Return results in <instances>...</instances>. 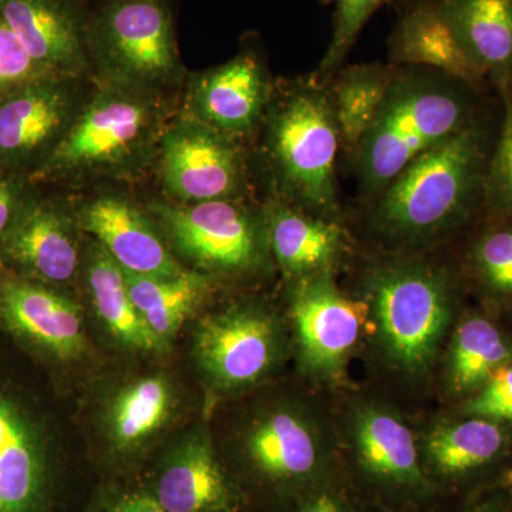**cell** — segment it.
<instances>
[{"instance_id":"1","label":"cell","mask_w":512,"mask_h":512,"mask_svg":"<svg viewBox=\"0 0 512 512\" xmlns=\"http://www.w3.org/2000/svg\"><path fill=\"white\" fill-rule=\"evenodd\" d=\"M164 94L100 82L35 184L89 177H137L156 161L168 123Z\"/></svg>"},{"instance_id":"2","label":"cell","mask_w":512,"mask_h":512,"mask_svg":"<svg viewBox=\"0 0 512 512\" xmlns=\"http://www.w3.org/2000/svg\"><path fill=\"white\" fill-rule=\"evenodd\" d=\"M483 161V133L467 124L414 160L375 197L370 225L390 244H429L466 214Z\"/></svg>"},{"instance_id":"3","label":"cell","mask_w":512,"mask_h":512,"mask_svg":"<svg viewBox=\"0 0 512 512\" xmlns=\"http://www.w3.org/2000/svg\"><path fill=\"white\" fill-rule=\"evenodd\" d=\"M468 104L456 87L430 74L396 73L355 154L366 197L375 198L431 148L467 126Z\"/></svg>"},{"instance_id":"4","label":"cell","mask_w":512,"mask_h":512,"mask_svg":"<svg viewBox=\"0 0 512 512\" xmlns=\"http://www.w3.org/2000/svg\"><path fill=\"white\" fill-rule=\"evenodd\" d=\"M264 124L266 153L282 190L303 210L332 218L340 137L329 90L316 80L288 87L272 96Z\"/></svg>"},{"instance_id":"5","label":"cell","mask_w":512,"mask_h":512,"mask_svg":"<svg viewBox=\"0 0 512 512\" xmlns=\"http://www.w3.org/2000/svg\"><path fill=\"white\" fill-rule=\"evenodd\" d=\"M367 301L386 362L404 375H423L450 326L453 301L446 272L420 259L389 262L370 276Z\"/></svg>"},{"instance_id":"6","label":"cell","mask_w":512,"mask_h":512,"mask_svg":"<svg viewBox=\"0 0 512 512\" xmlns=\"http://www.w3.org/2000/svg\"><path fill=\"white\" fill-rule=\"evenodd\" d=\"M87 45L100 82L164 94L184 79L165 0H109L87 25Z\"/></svg>"},{"instance_id":"7","label":"cell","mask_w":512,"mask_h":512,"mask_svg":"<svg viewBox=\"0 0 512 512\" xmlns=\"http://www.w3.org/2000/svg\"><path fill=\"white\" fill-rule=\"evenodd\" d=\"M249 466L276 485L322 488L335 454V433L311 403H281L256 416L242 436Z\"/></svg>"},{"instance_id":"8","label":"cell","mask_w":512,"mask_h":512,"mask_svg":"<svg viewBox=\"0 0 512 512\" xmlns=\"http://www.w3.org/2000/svg\"><path fill=\"white\" fill-rule=\"evenodd\" d=\"M151 214L171 244L195 265L222 274H248L265 264L268 227L239 200L198 204L154 202Z\"/></svg>"},{"instance_id":"9","label":"cell","mask_w":512,"mask_h":512,"mask_svg":"<svg viewBox=\"0 0 512 512\" xmlns=\"http://www.w3.org/2000/svg\"><path fill=\"white\" fill-rule=\"evenodd\" d=\"M156 161L164 191L177 204L239 200L247 187L237 138L183 113L165 126Z\"/></svg>"},{"instance_id":"10","label":"cell","mask_w":512,"mask_h":512,"mask_svg":"<svg viewBox=\"0 0 512 512\" xmlns=\"http://www.w3.org/2000/svg\"><path fill=\"white\" fill-rule=\"evenodd\" d=\"M82 82L47 74L0 99V167L32 180L79 116L89 96Z\"/></svg>"},{"instance_id":"11","label":"cell","mask_w":512,"mask_h":512,"mask_svg":"<svg viewBox=\"0 0 512 512\" xmlns=\"http://www.w3.org/2000/svg\"><path fill=\"white\" fill-rule=\"evenodd\" d=\"M289 312L303 373L318 383L340 382L359 343L365 308L325 272L292 281Z\"/></svg>"},{"instance_id":"12","label":"cell","mask_w":512,"mask_h":512,"mask_svg":"<svg viewBox=\"0 0 512 512\" xmlns=\"http://www.w3.org/2000/svg\"><path fill=\"white\" fill-rule=\"evenodd\" d=\"M194 353L218 387L239 390L274 372L284 353V335L278 319L262 306L237 305L202 320Z\"/></svg>"},{"instance_id":"13","label":"cell","mask_w":512,"mask_h":512,"mask_svg":"<svg viewBox=\"0 0 512 512\" xmlns=\"http://www.w3.org/2000/svg\"><path fill=\"white\" fill-rule=\"evenodd\" d=\"M346 436L357 466L389 490L424 494L429 474L420 443L402 414L379 400H360L346 416Z\"/></svg>"},{"instance_id":"14","label":"cell","mask_w":512,"mask_h":512,"mask_svg":"<svg viewBox=\"0 0 512 512\" xmlns=\"http://www.w3.org/2000/svg\"><path fill=\"white\" fill-rule=\"evenodd\" d=\"M74 212L35 192L0 242V261L40 284H69L80 265Z\"/></svg>"},{"instance_id":"15","label":"cell","mask_w":512,"mask_h":512,"mask_svg":"<svg viewBox=\"0 0 512 512\" xmlns=\"http://www.w3.org/2000/svg\"><path fill=\"white\" fill-rule=\"evenodd\" d=\"M271 82L251 53L191 77L183 114L229 137L254 133L271 104Z\"/></svg>"},{"instance_id":"16","label":"cell","mask_w":512,"mask_h":512,"mask_svg":"<svg viewBox=\"0 0 512 512\" xmlns=\"http://www.w3.org/2000/svg\"><path fill=\"white\" fill-rule=\"evenodd\" d=\"M74 217L123 271L170 278L185 269L146 212L120 192H96L77 207Z\"/></svg>"},{"instance_id":"17","label":"cell","mask_w":512,"mask_h":512,"mask_svg":"<svg viewBox=\"0 0 512 512\" xmlns=\"http://www.w3.org/2000/svg\"><path fill=\"white\" fill-rule=\"evenodd\" d=\"M0 18L47 72L84 79L92 70L87 25L73 0H0Z\"/></svg>"},{"instance_id":"18","label":"cell","mask_w":512,"mask_h":512,"mask_svg":"<svg viewBox=\"0 0 512 512\" xmlns=\"http://www.w3.org/2000/svg\"><path fill=\"white\" fill-rule=\"evenodd\" d=\"M0 320L10 332L62 360L79 359L87 339L79 306L32 279H0Z\"/></svg>"},{"instance_id":"19","label":"cell","mask_w":512,"mask_h":512,"mask_svg":"<svg viewBox=\"0 0 512 512\" xmlns=\"http://www.w3.org/2000/svg\"><path fill=\"white\" fill-rule=\"evenodd\" d=\"M269 247L292 281L335 271L346 255V235L332 218L309 214L288 202H272L266 212Z\"/></svg>"},{"instance_id":"20","label":"cell","mask_w":512,"mask_h":512,"mask_svg":"<svg viewBox=\"0 0 512 512\" xmlns=\"http://www.w3.org/2000/svg\"><path fill=\"white\" fill-rule=\"evenodd\" d=\"M49 463L45 443L22 409L0 394V512H39Z\"/></svg>"},{"instance_id":"21","label":"cell","mask_w":512,"mask_h":512,"mask_svg":"<svg viewBox=\"0 0 512 512\" xmlns=\"http://www.w3.org/2000/svg\"><path fill=\"white\" fill-rule=\"evenodd\" d=\"M394 62L412 67H430L444 76L476 84L484 72L461 43L439 0H421L412 6L390 37Z\"/></svg>"},{"instance_id":"22","label":"cell","mask_w":512,"mask_h":512,"mask_svg":"<svg viewBox=\"0 0 512 512\" xmlns=\"http://www.w3.org/2000/svg\"><path fill=\"white\" fill-rule=\"evenodd\" d=\"M154 498L168 512H227L231 488L204 434L178 447L158 477Z\"/></svg>"},{"instance_id":"23","label":"cell","mask_w":512,"mask_h":512,"mask_svg":"<svg viewBox=\"0 0 512 512\" xmlns=\"http://www.w3.org/2000/svg\"><path fill=\"white\" fill-rule=\"evenodd\" d=\"M504 444L505 434L500 423L483 417H468L431 427L420 441V451L427 474L456 478L493 461Z\"/></svg>"},{"instance_id":"24","label":"cell","mask_w":512,"mask_h":512,"mask_svg":"<svg viewBox=\"0 0 512 512\" xmlns=\"http://www.w3.org/2000/svg\"><path fill=\"white\" fill-rule=\"evenodd\" d=\"M124 274L138 313L165 348L212 289L210 276L187 268L170 278Z\"/></svg>"},{"instance_id":"25","label":"cell","mask_w":512,"mask_h":512,"mask_svg":"<svg viewBox=\"0 0 512 512\" xmlns=\"http://www.w3.org/2000/svg\"><path fill=\"white\" fill-rule=\"evenodd\" d=\"M86 281L97 315L114 338L143 352L165 349L138 313L123 269L94 241L87 252Z\"/></svg>"},{"instance_id":"26","label":"cell","mask_w":512,"mask_h":512,"mask_svg":"<svg viewBox=\"0 0 512 512\" xmlns=\"http://www.w3.org/2000/svg\"><path fill=\"white\" fill-rule=\"evenodd\" d=\"M439 5L484 73L512 66V0H439Z\"/></svg>"},{"instance_id":"27","label":"cell","mask_w":512,"mask_h":512,"mask_svg":"<svg viewBox=\"0 0 512 512\" xmlns=\"http://www.w3.org/2000/svg\"><path fill=\"white\" fill-rule=\"evenodd\" d=\"M512 348L490 320L474 316L457 326L447 357L448 389L477 392L501 367L511 365Z\"/></svg>"},{"instance_id":"28","label":"cell","mask_w":512,"mask_h":512,"mask_svg":"<svg viewBox=\"0 0 512 512\" xmlns=\"http://www.w3.org/2000/svg\"><path fill=\"white\" fill-rule=\"evenodd\" d=\"M396 70L382 64H360L339 74L329 94L338 124L340 146L355 154L372 126Z\"/></svg>"},{"instance_id":"29","label":"cell","mask_w":512,"mask_h":512,"mask_svg":"<svg viewBox=\"0 0 512 512\" xmlns=\"http://www.w3.org/2000/svg\"><path fill=\"white\" fill-rule=\"evenodd\" d=\"M173 404V389L164 377H144L128 384L116 394L109 409L113 443L121 450L140 446L163 429Z\"/></svg>"},{"instance_id":"30","label":"cell","mask_w":512,"mask_h":512,"mask_svg":"<svg viewBox=\"0 0 512 512\" xmlns=\"http://www.w3.org/2000/svg\"><path fill=\"white\" fill-rule=\"evenodd\" d=\"M335 2V26L328 52L319 64L316 82L325 86L326 80L338 72L349 50L355 45L360 30L370 16L390 0H333Z\"/></svg>"},{"instance_id":"31","label":"cell","mask_w":512,"mask_h":512,"mask_svg":"<svg viewBox=\"0 0 512 512\" xmlns=\"http://www.w3.org/2000/svg\"><path fill=\"white\" fill-rule=\"evenodd\" d=\"M474 264L491 289L512 293V229L485 235L474 249Z\"/></svg>"},{"instance_id":"32","label":"cell","mask_w":512,"mask_h":512,"mask_svg":"<svg viewBox=\"0 0 512 512\" xmlns=\"http://www.w3.org/2000/svg\"><path fill=\"white\" fill-rule=\"evenodd\" d=\"M47 74L0 18V99Z\"/></svg>"},{"instance_id":"33","label":"cell","mask_w":512,"mask_h":512,"mask_svg":"<svg viewBox=\"0 0 512 512\" xmlns=\"http://www.w3.org/2000/svg\"><path fill=\"white\" fill-rule=\"evenodd\" d=\"M461 413L497 423L512 421V363L497 370L464 404Z\"/></svg>"},{"instance_id":"34","label":"cell","mask_w":512,"mask_h":512,"mask_svg":"<svg viewBox=\"0 0 512 512\" xmlns=\"http://www.w3.org/2000/svg\"><path fill=\"white\" fill-rule=\"evenodd\" d=\"M484 181L491 201L501 210L512 211V100H508L503 131Z\"/></svg>"},{"instance_id":"35","label":"cell","mask_w":512,"mask_h":512,"mask_svg":"<svg viewBox=\"0 0 512 512\" xmlns=\"http://www.w3.org/2000/svg\"><path fill=\"white\" fill-rule=\"evenodd\" d=\"M35 192L36 184L28 175L0 167V242Z\"/></svg>"},{"instance_id":"36","label":"cell","mask_w":512,"mask_h":512,"mask_svg":"<svg viewBox=\"0 0 512 512\" xmlns=\"http://www.w3.org/2000/svg\"><path fill=\"white\" fill-rule=\"evenodd\" d=\"M298 512H355L348 501L335 491L318 488L302 501Z\"/></svg>"},{"instance_id":"37","label":"cell","mask_w":512,"mask_h":512,"mask_svg":"<svg viewBox=\"0 0 512 512\" xmlns=\"http://www.w3.org/2000/svg\"><path fill=\"white\" fill-rule=\"evenodd\" d=\"M106 512H168L153 495H130Z\"/></svg>"}]
</instances>
